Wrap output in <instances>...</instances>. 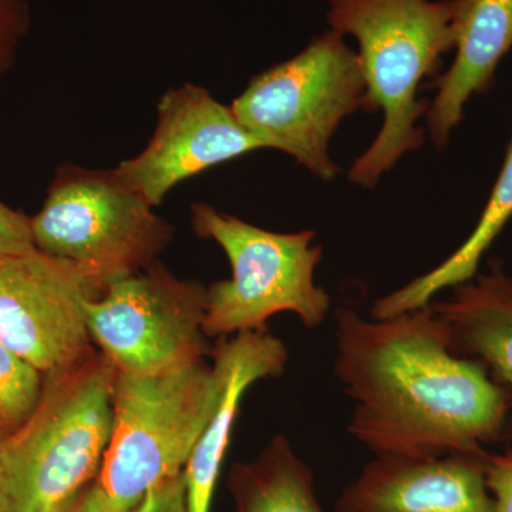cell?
Masks as SVG:
<instances>
[{
  "mask_svg": "<svg viewBox=\"0 0 512 512\" xmlns=\"http://www.w3.org/2000/svg\"><path fill=\"white\" fill-rule=\"evenodd\" d=\"M333 372L352 402L348 430L375 456L488 454L512 394L478 360L450 348L430 305L392 318L336 311Z\"/></svg>",
  "mask_w": 512,
  "mask_h": 512,
  "instance_id": "cell-1",
  "label": "cell"
},
{
  "mask_svg": "<svg viewBox=\"0 0 512 512\" xmlns=\"http://www.w3.org/2000/svg\"><path fill=\"white\" fill-rule=\"evenodd\" d=\"M330 29L355 37L366 80V113L383 111L372 146L357 158L349 180L373 188L407 153L420 148L417 127L430 103L421 82L439 72L454 49L451 0H328Z\"/></svg>",
  "mask_w": 512,
  "mask_h": 512,
  "instance_id": "cell-2",
  "label": "cell"
},
{
  "mask_svg": "<svg viewBox=\"0 0 512 512\" xmlns=\"http://www.w3.org/2000/svg\"><path fill=\"white\" fill-rule=\"evenodd\" d=\"M117 369L100 350L45 376L35 413L0 447L5 512H77L99 480Z\"/></svg>",
  "mask_w": 512,
  "mask_h": 512,
  "instance_id": "cell-3",
  "label": "cell"
},
{
  "mask_svg": "<svg viewBox=\"0 0 512 512\" xmlns=\"http://www.w3.org/2000/svg\"><path fill=\"white\" fill-rule=\"evenodd\" d=\"M221 389V372L207 357L160 372L117 370L96 484L103 512L133 510L154 485L184 473Z\"/></svg>",
  "mask_w": 512,
  "mask_h": 512,
  "instance_id": "cell-4",
  "label": "cell"
},
{
  "mask_svg": "<svg viewBox=\"0 0 512 512\" xmlns=\"http://www.w3.org/2000/svg\"><path fill=\"white\" fill-rule=\"evenodd\" d=\"M191 225L198 237L220 245L232 269L231 279L207 286L208 339L265 329L281 312L295 313L308 329L328 318L332 299L315 282L323 254L313 245L315 231H266L201 202L191 205Z\"/></svg>",
  "mask_w": 512,
  "mask_h": 512,
  "instance_id": "cell-5",
  "label": "cell"
},
{
  "mask_svg": "<svg viewBox=\"0 0 512 512\" xmlns=\"http://www.w3.org/2000/svg\"><path fill=\"white\" fill-rule=\"evenodd\" d=\"M366 93L359 56L330 29L292 59L255 76L231 107L265 148L330 181L339 171L329 156L330 140L345 117L365 110Z\"/></svg>",
  "mask_w": 512,
  "mask_h": 512,
  "instance_id": "cell-6",
  "label": "cell"
},
{
  "mask_svg": "<svg viewBox=\"0 0 512 512\" xmlns=\"http://www.w3.org/2000/svg\"><path fill=\"white\" fill-rule=\"evenodd\" d=\"M114 170L63 164L30 217L33 245L107 286L143 271L170 245L173 227Z\"/></svg>",
  "mask_w": 512,
  "mask_h": 512,
  "instance_id": "cell-7",
  "label": "cell"
},
{
  "mask_svg": "<svg viewBox=\"0 0 512 512\" xmlns=\"http://www.w3.org/2000/svg\"><path fill=\"white\" fill-rule=\"evenodd\" d=\"M207 286L156 261L107 286L87 305L90 338L120 372L153 373L211 356Z\"/></svg>",
  "mask_w": 512,
  "mask_h": 512,
  "instance_id": "cell-8",
  "label": "cell"
},
{
  "mask_svg": "<svg viewBox=\"0 0 512 512\" xmlns=\"http://www.w3.org/2000/svg\"><path fill=\"white\" fill-rule=\"evenodd\" d=\"M106 289L66 259L32 248L0 259V343L42 375L96 352L87 305Z\"/></svg>",
  "mask_w": 512,
  "mask_h": 512,
  "instance_id": "cell-9",
  "label": "cell"
},
{
  "mask_svg": "<svg viewBox=\"0 0 512 512\" xmlns=\"http://www.w3.org/2000/svg\"><path fill=\"white\" fill-rule=\"evenodd\" d=\"M264 148L231 106L215 100L204 87L188 83L161 97L153 137L138 156L120 163L116 171L158 207L168 192L188 178Z\"/></svg>",
  "mask_w": 512,
  "mask_h": 512,
  "instance_id": "cell-10",
  "label": "cell"
},
{
  "mask_svg": "<svg viewBox=\"0 0 512 512\" xmlns=\"http://www.w3.org/2000/svg\"><path fill=\"white\" fill-rule=\"evenodd\" d=\"M490 454V453H488ZM375 456L340 493L336 512H494L487 457Z\"/></svg>",
  "mask_w": 512,
  "mask_h": 512,
  "instance_id": "cell-11",
  "label": "cell"
},
{
  "mask_svg": "<svg viewBox=\"0 0 512 512\" xmlns=\"http://www.w3.org/2000/svg\"><path fill=\"white\" fill-rule=\"evenodd\" d=\"M212 363L222 376L221 396L184 468L188 512H211L242 397L255 383L284 375L288 349L268 328L218 339Z\"/></svg>",
  "mask_w": 512,
  "mask_h": 512,
  "instance_id": "cell-12",
  "label": "cell"
},
{
  "mask_svg": "<svg viewBox=\"0 0 512 512\" xmlns=\"http://www.w3.org/2000/svg\"><path fill=\"white\" fill-rule=\"evenodd\" d=\"M456 57L434 83L427 128L437 148L446 147L471 97L487 93L498 64L512 47V0H451Z\"/></svg>",
  "mask_w": 512,
  "mask_h": 512,
  "instance_id": "cell-13",
  "label": "cell"
},
{
  "mask_svg": "<svg viewBox=\"0 0 512 512\" xmlns=\"http://www.w3.org/2000/svg\"><path fill=\"white\" fill-rule=\"evenodd\" d=\"M429 305L446 326L450 348L478 360L512 394V276L497 259L488 272L453 288L447 301Z\"/></svg>",
  "mask_w": 512,
  "mask_h": 512,
  "instance_id": "cell-14",
  "label": "cell"
},
{
  "mask_svg": "<svg viewBox=\"0 0 512 512\" xmlns=\"http://www.w3.org/2000/svg\"><path fill=\"white\" fill-rule=\"evenodd\" d=\"M512 218V137L505 154L503 168L495 181L480 221L470 237L427 274L376 299L370 316L376 319L392 318L416 311L433 302L434 296L446 289L471 281L478 274V266L485 252L494 244Z\"/></svg>",
  "mask_w": 512,
  "mask_h": 512,
  "instance_id": "cell-15",
  "label": "cell"
},
{
  "mask_svg": "<svg viewBox=\"0 0 512 512\" xmlns=\"http://www.w3.org/2000/svg\"><path fill=\"white\" fill-rule=\"evenodd\" d=\"M235 512H323L311 467L284 434L229 471Z\"/></svg>",
  "mask_w": 512,
  "mask_h": 512,
  "instance_id": "cell-16",
  "label": "cell"
},
{
  "mask_svg": "<svg viewBox=\"0 0 512 512\" xmlns=\"http://www.w3.org/2000/svg\"><path fill=\"white\" fill-rule=\"evenodd\" d=\"M43 384L45 375L0 343V447L33 416Z\"/></svg>",
  "mask_w": 512,
  "mask_h": 512,
  "instance_id": "cell-17",
  "label": "cell"
},
{
  "mask_svg": "<svg viewBox=\"0 0 512 512\" xmlns=\"http://www.w3.org/2000/svg\"><path fill=\"white\" fill-rule=\"evenodd\" d=\"M30 26L32 10L28 0H0V76L12 69Z\"/></svg>",
  "mask_w": 512,
  "mask_h": 512,
  "instance_id": "cell-18",
  "label": "cell"
},
{
  "mask_svg": "<svg viewBox=\"0 0 512 512\" xmlns=\"http://www.w3.org/2000/svg\"><path fill=\"white\" fill-rule=\"evenodd\" d=\"M35 248L30 217L0 201V259Z\"/></svg>",
  "mask_w": 512,
  "mask_h": 512,
  "instance_id": "cell-19",
  "label": "cell"
},
{
  "mask_svg": "<svg viewBox=\"0 0 512 512\" xmlns=\"http://www.w3.org/2000/svg\"><path fill=\"white\" fill-rule=\"evenodd\" d=\"M128 512H188L184 474L154 485Z\"/></svg>",
  "mask_w": 512,
  "mask_h": 512,
  "instance_id": "cell-20",
  "label": "cell"
},
{
  "mask_svg": "<svg viewBox=\"0 0 512 512\" xmlns=\"http://www.w3.org/2000/svg\"><path fill=\"white\" fill-rule=\"evenodd\" d=\"M485 476L494 512H512V448L501 454H488Z\"/></svg>",
  "mask_w": 512,
  "mask_h": 512,
  "instance_id": "cell-21",
  "label": "cell"
},
{
  "mask_svg": "<svg viewBox=\"0 0 512 512\" xmlns=\"http://www.w3.org/2000/svg\"><path fill=\"white\" fill-rule=\"evenodd\" d=\"M77 512H103L101 508L100 494L97 491L96 485L93 490L87 495L86 500L83 501L82 507Z\"/></svg>",
  "mask_w": 512,
  "mask_h": 512,
  "instance_id": "cell-22",
  "label": "cell"
},
{
  "mask_svg": "<svg viewBox=\"0 0 512 512\" xmlns=\"http://www.w3.org/2000/svg\"><path fill=\"white\" fill-rule=\"evenodd\" d=\"M0 512H5V505H3L2 490H0Z\"/></svg>",
  "mask_w": 512,
  "mask_h": 512,
  "instance_id": "cell-23",
  "label": "cell"
}]
</instances>
